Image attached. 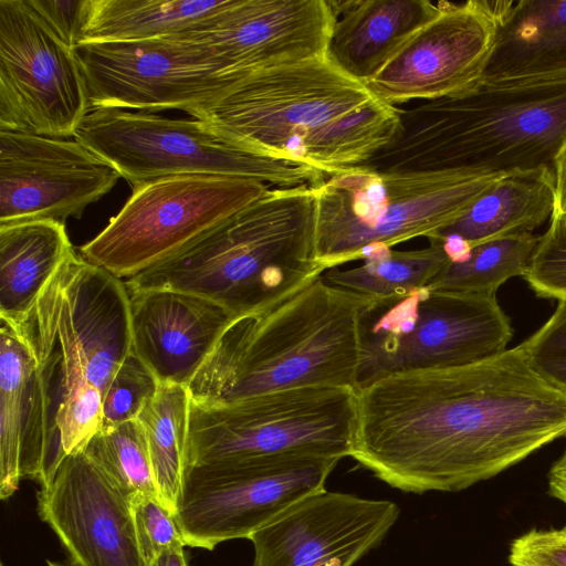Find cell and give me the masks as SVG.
<instances>
[{
    "label": "cell",
    "mask_w": 566,
    "mask_h": 566,
    "mask_svg": "<svg viewBox=\"0 0 566 566\" xmlns=\"http://www.w3.org/2000/svg\"><path fill=\"white\" fill-rule=\"evenodd\" d=\"M136 536L142 556L153 566L159 556L186 544L175 514L158 497L142 496L132 503Z\"/></svg>",
    "instance_id": "35"
},
{
    "label": "cell",
    "mask_w": 566,
    "mask_h": 566,
    "mask_svg": "<svg viewBox=\"0 0 566 566\" xmlns=\"http://www.w3.org/2000/svg\"><path fill=\"white\" fill-rule=\"evenodd\" d=\"M547 481L549 495L566 505V449L552 464Z\"/></svg>",
    "instance_id": "39"
},
{
    "label": "cell",
    "mask_w": 566,
    "mask_h": 566,
    "mask_svg": "<svg viewBox=\"0 0 566 566\" xmlns=\"http://www.w3.org/2000/svg\"><path fill=\"white\" fill-rule=\"evenodd\" d=\"M64 458L32 350L17 326L1 318V500L14 494L21 479L46 486Z\"/></svg>",
    "instance_id": "20"
},
{
    "label": "cell",
    "mask_w": 566,
    "mask_h": 566,
    "mask_svg": "<svg viewBox=\"0 0 566 566\" xmlns=\"http://www.w3.org/2000/svg\"><path fill=\"white\" fill-rule=\"evenodd\" d=\"M12 324L36 360L64 457L83 451L103 427V392L90 380L87 348L73 323L59 270L25 318Z\"/></svg>",
    "instance_id": "19"
},
{
    "label": "cell",
    "mask_w": 566,
    "mask_h": 566,
    "mask_svg": "<svg viewBox=\"0 0 566 566\" xmlns=\"http://www.w3.org/2000/svg\"><path fill=\"white\" fill-rule=\"evenodd\" d=\"M336 15L328 0H227L170 39L210 48L237 75L327 55Z\"/></svg>",
    "instance_id": "17"
},
{
    "label": "cell",
    "mask_w": 566,
    "mask_h": 566,
    "mask_svg": "<svg viewBox=\"0 0 566 566\" xmlns=\"http://www.w3.org/2000/svg\"><path fill=\"white\" fill-rule=\"evenodd\" d=\"M358 335L356 390L395 374L482 361L507 349L513 328L495 295L424 285L370 298Z\"/></svg>",
    "instance_id": "6"
},
{
    "label": "cell",
    "mask_w": 566,
    "mask_h": 566,
    "mask_svg": "<svg viewBox=\"0 0 566 566\" xmlns=\"http://www.w3.org/2000/svg\"><path fill=\"white\" fill-rule=\"evenodd\" d=\"M128 294L132 353L159 384L188 387L235 316L196 294L166 289L128 290Z\"/></svg>",
    "instance_id": "21"
},
{
    "label": "cell",
    "mask_w": 566,
    "mask_h": 566,
    "mask_svg": "<svg viewBox=\"0 0 566 566\" xmlns=\"http://www.w3.org/2000/svg\"><path fill=\"white\" fill-rule=\"evenodd\" d=\"M336 22L327 56L366 84L440 11L428 0L329 1Z\"/></svg>",
    "instance_id": "22"
},
{
    "label": "cell",
    "mask_w": 566,
    "mask_h": 566,
    "mask_svg": "<svg viewBox=\"0 0 566 566\" xmlns=\"http://www.w3.org/2000/svg\"><path fill=\"white\" fill-rule=\"evenodd\" d=\"M189 409L188 388L163 382L136 418L145 433L160 499L174 514L187 465Z\"/></svg>",
    "instance_id": "28"
},
{
    "label": "cell",
    "mask_w": 566,
    "mask_h": 566,
    "mask_svg": "<svg viewBox=\"0 0 566 566\" xmlns=\"http://www.w3.org/2000/svg\"><path fill=\"white\" fill-rule=\"evenodd\" d=\"M510 566H566V526L531 530L514 538L509 551Z\"/></svg>",
    "instance_id": "36"
},
{
    "label": "cell",
    "mask_w": 566,
    "mask_h": 566,
    "mask_svg": "<svg viewBox=\"0 0 566 566\" xmlns=\"http://www.w3.org/2000/svg\"><path fill=\"white\" fill-rule=\"evenodd\" d=\"M512 0L439 2V13L420 28L365 85L395 106L433 101L476 86L491 57Z\"/></svg>",
    "instance_id": "14"
},
{
    "label": "cell",
    "mask_w": 566,
    "mask_h": 566,
    "mask_svg": "<svg viewBox=\"0 0 566 566\" xmlns=\"http://www.w3.org/2000/svg\"><path fill=\"white\" fill-rule=\"evenodd\" d=\"M73 51L91 111L154 114L180 109L189 114L245 78L231 73L210 48L170 38L81 42Z\"/></svg>",
    "instance_id": "11"
},
{
    "label": "cell",
    "mask_w": 566,
    "mask_h": 566,
    "mask_svg": "<svg viewBox=\"0 0 566 566\" xmlns=\"http://www.w3.org/2000/svg\"><path fill=\"white\" fill-rule=\"evenodd\" d=\"M399 111L375 98L311 132L302 142L297 161L325 176L364 165L396 135Z\"/></svg>",
    "instance_id": "26"
},
{
    "label": "cell",
    "mask_w": 566,
    "mask_h": 566,
    "mask_svg": "<svg viewBox=\"0 0 566 566\" xmlns=\"http://www.w3.org/2000/svg\"><path fill=\"white\" fill-rule=\"evenodd\" d=\"M369 300L329 285L321 273L235 317L188 385L190 400L224 406L304 386L355 388L358 317Z\"/></svg>",
    "instance_id": "2"
},
{
    "label": "cell",
    "mask_w": 566,
    "mask_h": 566,
    "mask_svg": "<svg viewBox=\"0 0 566 566\" xmlns=\"http://www.w3.org/2000/svg\"><path fill=\"white\" fill-rule=\"evenodd\" d=\"M83 452L130 504L142 496L160 499L145 433L137 419L102 428Z\"/></svg>",
    "instance_id": "31"
},
{
    "label": "cell",
    "mask_w": 566,
    "mask_h": 566,
    "mask_svg": "<svg viewBox=\"0 0 566 566\" xmlns=\"http://www.w3.org/2000/svg\"><path fill=\"white\" fill-rule=\"evenodd\" d=\"M72 566H148L140 553L132 504L83 452L66 455L36 494Z\"/></svg>",
    "instance_id": "18"
},
{
    "label": "cell",
    "mask_w": 566,
    "mask_h": 566,
    "mask_svg": "<svg viewBox=\"0 0 566 566\" xmlns=\"http://www.w3.org/2000/svg\"><path fill=\"white\" fill-rule=\"evenodd\" d=\"M389 144L364 165L380 172H511L553 165L566 135V78L521 86L479 83L399 111Z\"/></svg>",
    "instance_id": "3"
},
{
    "label": "cell",
    "mask_w": 566,
    "mask_h": 566,
    "mask_svg": "<svg viewBox=\"0 0 566 566\" xmlns=\"http://www.w3.org/2000/svg\"><path fill=\"white\" fill-rule=\"evenodd\" d=\"M538 240L539 235L525 233L474 245L463 256L449 259L427 286L495 295L509 279L523 277Z\"/></svg>",
    "instance_id": "30"
},
{
    "label": "cell",
    "mask_w": 566,
    "mask_h": 566,
    "mask_svg": "<svg viewBox=\"0 0 566 566\" xmlns=\"http://www.w3.org/2000/svg\"><path fill=\"white\" fill-rule=\"evenodd\" d=\"M356 389L304 386L224 406L190 400L187 467L350 457Z\"/></svg>",
    "instance_id": "7"
},
{
    "label": "cell",
    "mask_w": 566,
    "mask_h": 566,
    "mask_svg": "<svg viewBox=\"0 0 566 566\" xmlns=\"http://www.w3.org/2000/svg\"><path fill=\"white\" fill-rule=\"evenodd\" d=\"M505 174L380 172L357 166L326 176L311 186L316 197V261L325 271L377 249L429 238L459 219Z\"/></svg>",
    "instance_id": "5"
},
{
    "label": "cell",
    "mask_w": 566,
    "mask_h": 566,
    "mask_svg": "<svg viewBox=\"0 0 566 566\" xmlns=\"http://www.w3.org/2000/svg\"><path fill=\"white\" fill-rule=\"evenodd\" d=\"M566 78V0L513 1L481 84L521 86Z\"/></svg>",
    "instance_id": "23"
},
{
    "label": "cell",
    "mask_w": 566,
    "mask_h": 566,
    "mask_svg": "<svg viewBox=\"0 0 566 566\" xmlns=\"http://www.w3.org/2000/svg\"><path fill=\"white\" fill-rule=\"evenodd\" d=\"M226 2L91 0L81 42L136 41L178 35L218 11Z\"/></svg>",
    "instance_id": "27"
},
{
    "label": "cell",
    "mask_w": 566,
    "mask_h": 566,
    "mask_svg": "<svg viewBox=\"0 0 566 566\" xmlns=\"http://www.w3.org/2000/svg\"><path fill=\"white\" fill-rule=\"evenodd\" d=\"M429 242L417 250L377 249L356 268H332L322 275L332 286L369 298L410 292L427 285L449 261L441 241L430 239Z\"/></svg>",
    "instance_id": "29"
},
{
    "label": "cell",
    "mask_w": 566,
    "mask_h": 566,
    "mask_svg": "<svg viewBox=\"0 0 566 566\" xmlns=\"http://www.w3.org/2000/svg\"><path fill=\"white\" fill-rule=\"evenodd\" d=\"M153 566H188L185 547H176L164 552Z\"/></svg>",
    "instance_id": "40"
},
{
    "label": "cell",
    "mask_w": 566,
    "mask_h": 566,
    "mask_svg": "<svg viewBox=\"0 0 566 566\" xmlns=\"http://www.w3.org/2000/svg\"><path fill=\"white\" fill-rule=\"evenodd\" d=\"M65 223L34 220L0 227V318L20 323L74 251Z\"/></svg>",
    "instance_id": "25"
},
{
    "label": "cell",
    "mask_w": 566,
    "mask_h": 566,
    "mask_svg": "<svg viewBox=\"0 0 566 566\" xmlns=\"http://www.w3.org/2000/svg\"><path fill=\"white\" fill-rule=\"evenodd\" d=\"M549 221L523 279L538 297L566 302V222Z\"/></svg>",
    "instance_id": "33"
},
{
    "label": "cell",
    "mask_w": 566,
    "mask_h": 566,
    "mask_svg": "<svg viewBox=\"0 0 566 566\" xmlns=\"http://www.w3.org/2000/svg\"><path fill=\"white\" fill-rule=\"evenodd\" d=\"M119 178L75 139L0 130V227L81 219Z\"/></svg>",
    "instance_id": "15"
},
{
    "label": "cell",
    "mask_w": 566,
    "mask_h": 566,
    "mask_svg": "<svg viewBox=\"0 0 566 566\" xmlns=\"http://www.w3.org/2000/svg\"><path fill=\"white\" fill-rule=\"evenodd\" d=\"M340 460L294 458L187 467L175 520L186 546L212 551L247 538L303 497L325 489Z\"/></svg>",
    "instance_id": "12"
},
{
    "label": "cell",
    "mask_w": 566,
    "mask_h": 566,
    "mask_svg": "<svg viewBox=\"0 0 566 566\" xmlns=\"http://www.w3.org/2000/svg\"><path fill=\"white\" fill-rule=\"evenodd\" d=\"M0 566H4V565L1 563Z\"/></svg>",
    "instance_id": "42"
},
{
    "label": "cell",
    "mask_w": 566,
    "mask_h": 566,
    "mask_svg": "<svg viewBox=\"0 0 566 566\" xmlns=\"http://www.w3.org/2000/svg\"><path fill=\"white\" fill-rule=\"evenodd\" d=\"M375 98L324 55L254 72L189 115L258 155L300 164L311 132Z\"/></svg>",
    "instance_id": "9"
},
{
    "label": "cell",
    "mask_w": 566,
    "mask_h": 566,
    "mask_svg": "<svg viewBox=\"0 0 566 566\" xmlns=\"http://www.w3.org/2000/svg\"><path fill=\"white\" fill-rule=\"evenodd\" d=\"M90 112L73 49L27 0H0V130L70 138Z\"/></svg>",
    "instance_id": "13"
},
{
    "label": "cell",
    "mask_w": 566,
    "mask_h": 566,
    "mask_svg": "<svg viewBox=\"0 0 566 566\" xmlns=\"http://www.w3.org/2000/svg\"><path fill=\"white\" fill-rule=\"evenodd\" d=\"M556 205L553 168L543 166L505 174L459 219L428 240L468 251L483 242L533 233L551 220Z\"/></svg>",
    "instance_id": "24"
},
{
    "label": "cell",
    "mask_w": 566,
    "mask_h": 566,
    "mask_svg": "<svg viewBox=\"0 0 566 566\" xmlns=\"http://www.w3.org/2000/svg\"><path fill=\"white\" fill-rule=\"evenodd\" d=\"M46 566H72L71 564L61 563V562H54V560H46Z\"/></svg>",
    "instance_id": "41"
},
{
    "label": "cell",
    "mask_w": 566,
    "mask_h": 566,
    "mask_svg": "<svg viewBox=\"0 0 566 566\" xmlns=\"http://www.w3.org/2000/svg\"><path fill=\"white\" fill-rule=\"evenodd\" d=\"M399 514L392 501L324 489L250 536L251 566H353L381 544Z\"/></svg>",
    "instance_id": "16"
},
{
    "label": "cell",
    "mask_w": 566,
    "mask_h": 566,
    "mask_svg": "<svg viewBox=\"0 0 566 566\" xmlns=\"http://www.w3.org/2000/svg\"><path fill=\"white\" fill-rule=\"evenodd\" d=\"M159 382L146 365L130 353L103 395V427L109 428L138 417L156 394Z\"/></svg>",
    "instance_id": "32"
},
{
    "label": "cell",
    "mask_w": 566,
    "mask_h": 566,
    "mask_svg": "<svg viewBox=\"0 0 566 566\" xmlns=\"http://www.w3.org/2000/svg\"><path fill=\"white\" fill-rule=\"evenodd\" d=\"M350 457L389 486L457 492L566 438V395L518 344L479 363L390 375L356 390Z\"/></svg>",
    "instance_id": "1"
},
{
    "label": "cell",
    "mask_w": 566,
    "mask_h": 566,
    "mask_svg": "<svg viewBox=\"0 0 566 566\" xmlns=\"http://www.w3.org/2000/svg\"><path fill=\"white\" fill-rule=\"evenodd\" d=\"M268 185L247 178L181 175L133 187L119 212L81 255L127 279L175 253L261 199Z\"/></svg>",
    "instance_id": "10"
},
{
    "label": "cell",
    "mask_w": 566,
    "mask_h": 566,
    "mask_svg": "<svg viewBox=\"0 0 566 566\" xmlns=\"http://www.w3.org/2000/svg\"><path fill=\"white\" fill-rule=\"evenodd\" d=\"M316 197L308 185L270 189L175 253L127 277V290L207 297L235 317L324 272L315 256Z\"/></svg>",
    "instance_id": "4"
},
{
    "label": "cell",
    "mask_w": 566,
    "mask_h": 566,
    "mask_svg": "<svg viewBox=\"0 0 566 566\" xmlns=\"http://www.w3.org/2000/svg\"><path fill=\"white\" fill-rule=\"evenodd\" d=\"M74 139L111 164L127 182L181 175L253 179L268 186H313L325 175L310 166L258 155L220 128L119 108L92 109Z\"/></svg>",
    "instance_id": "8"
},
{
    "label": "cell",
    "mask_w": 566,
    "mask_h": 566,
    "mask_svg": "<svg viewBox=\"0 0 566 566\" xmlns=\"http://www.w3.org/2000/svg\"><path fill=\"white\" fill-rule=\"evenodd\" d=\"M521 346L536 373L566 395V302H558L551 317Z\"/></svg>",
    "instance_id": "34"
},
{
    "label": "cell",
    "mask_w": 566,
    "mask_h": 566,
    "mask_svg": "<svg viewBox=\"0 0 566 566\" xmlns=\"http://www.w3.org/2000/svg\"><path fill=\"white\" fill-rule=\"evenodd\" d=\"M43 23L69 48L81 40L91 0H27Z\"/></svg>",
    "instance_id": "37"
},
{
    "label": "cell",
    "mask_w": 566,
    "mask_h": 566,
    "mask_svg": "<svg viewBox=\"0 0 566 566\" xmlns=\"http://www.w3.org/2000/svg\"><path fill=\"white\" fill-rule=\"evenodd\" d=\"M556 205L552 218L566 222V135L553 159Z\"/></svg>",
    "instance_id": "38"
}]
</instances>
